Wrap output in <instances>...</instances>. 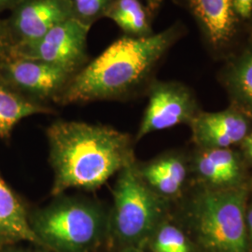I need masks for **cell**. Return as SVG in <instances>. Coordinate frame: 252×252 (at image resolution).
I'll list each match as a JSON object with an SVG mask.
<instances>
[{"instance_id": "277c9868", "label": "cell", "mask_w": 252, "mask_h": 252, "mask_svg": "<svg viewBox=\"0 0 252 252\" xmlns=\"http://www.w3.org/2000/svg\"><path fill=\"white\" fill-rule=\"evenodd\" d=\"M247 190L218 188L204 190L190 206L191 225L206 252H250L247 230Z\"/></svg>"}, {"instance_id": "44dd1931", "label": "cell", "mask_w": 252, "mask_h": 252, "mask_svg": "<svg viewBox=\"0 0 252 252\" xmlns=\"http://www.w3.org/2000/svg\"><path fill=\"white\" fill-rule=\"evenodd\" d=\"M234 9L241 20L252 18V0H233Z\"/></svg>"}, {"instance_id": "7c38bea8", "label": "cell", "mask_w": 252, "mask_h": 252, "mask_svg": "<svg viewBox=\"0 0 252 252\" xmlns=\"http://www.w3.org/2000/svg\"><path fill=\"white\" fill-rule=\"evenodd\" d=\"M23 242L40 247L24 204L0 178V250Z\"/></svg>"}, {"instance_id": "f1b7e54d", "label": "cell", "mask_w": 252, "mask_h": 252, "mask_svg": "<svg viewBox=\"0 0 252 252\" xmlns=\"http://www.w3.org/2000/svg\"></svg>"}, {"instance_id": "6da1fadb", "label": "cell", "mask_w": 252, "mask_h": 252, "mask_svg": "<svg viewBox=\"0 0 252 252\" xmlns=\"http://www.w3.org/2000/svg\"><path fill=\"white\" fill-rule=\"evenodd\" d=\"M184 31L182 24L176 23L152 36L118 38L73 76L55 103L65 106L133 95L151 81Z\"/></svg>"}, {"instance_id": "ffe728a7", "label": "cell", "mask_w": 252, "mask_h": 252, "mask_svg": "<svg viewBox=\"0 0 252 252\" xmlns=\"http://www.w3.org/2000/svg\"><path fill=\"white\" fill-rule=\"evenodd\" d=\"M12 44L9 40L3 20H0V65L11 57Z\"/></svg>"}, {"instance_id": "52a82bcc", "label": "cell", "mask_w": 252, "mask_h": 252, "mask_svg": "<svg viewBox=\"0 0 252 252\" xmlns=\"http://www.w3.org/2000/svg\"><path fill=\"white\" fill-rule=\"evenodd\" d=\"M197 113L196 100L187 86L178 81H152L149 85V102L136 139L190 123Z\"/></svg>"}, {"instance_id": "4fadbf2b", "label": "cell", "mask_w": 252, "mask_h": 252, "mask_svg": "<svg viewBox=\"0 0 252 252\" xmlns=\"http://www.w3.org/2000/svg\"><path fill=\"white\" fill-rule=\"evenodd\" d=\"M136 166L145 183L163 200L177 196L187 177L185 163L176 155H165Z\"/></svg>"}, {"instance_id": "cb8c5ba5", "label": "cell", "mask_w": 252, "mask_h": 252, "mask_svg": "<svg viewBox=\"0 0 252 252\" xmlns=\"http://www.w3.org/2000/svg\"><path fill=\"white\" fill-rule=\"evenodd\" d=\"M22 0H0V13L5 10H11Z\"/></svg>"}, {"instance_id": "3957f363", "label": "cell", "mask_w": 252, "mask_h": 252, "mask_svg": "<svg viewBox=\"0 0 252 252\" xmlns=\"http://www.w3.org/2000/svg\"><path fill=\"white\" fill-rule=\"evenodd\" d=\"M109 212L90 199L55 196L29 213L41 248L52 252H94L108 236Z\"/></svg>"}, {"instance_id": "8fae6325", "label": "cell", "mask_w": 252, "mask_h": 252, "mask_svg": "<svg viewBox=\"0 0 252 252\" xmlns=\"http://www.w3.org/2000/svg\"><path fill=\"white\" fill-rule=\"evenodd\" d=\"M190 124L196 142L206 149L229 148L243 141L249 133L248 116L237 108L198 112Z\"/></svg>"}, {"instance_id": "7a4b0ae2", "label": "cell", "mask_w": 252, "mask_h": 252, "mask_svg": "<svg viewBox=\"0 0 252 252\" xmlns=\"http://www.w3.org/2000/svg\"><path fill=\"white\" fill-rule=\"evenodd\" d=\"M47 138L54 197L69 189H99L135 162L130 135L109 126L56 121L48 127Z\"/></svg>"}, {"instance_id": "9c48e42d", "label": "cell", "mask_w": 252, "mask_h": 252, "mask_svg": "<svg viewBox=\"0 0 252 252\" xmlns=\"http://www.w3.org/2000/svg\"><path fill=\"white\" fill-rule=\"evenodd\" d=\"M69 18L68 0H22L3 22L13 48L35 41Z\"/></svg>"}, {"instance_id": "d6986e66", "label": "cell", "mask_w": 252, "mask_h": 252, "mask_svg": "<svg viewBox=\"0 0 252 252\" xmlns=\"http://www.w3.org/2000/svg\"><path fill=\"white\" fill-rule=\"evenodd\" d=\"M114 0H68L71 17L86 27H92L101 18H105Z\"/></svg>"}, {"instance_id": "ba28073f", "label": "cell", "mask_w": 252, "mask_h": 252, "mask_svg": "<svg viewBox=\"0 0 252 252\" xmlns=\"http://www.w3.org/2000/svg\"><path fill=\"white\" fill-rule=\"evenodd\" d=\"M72 73L25 57H10L0 65V81L28 99L46 105L62 94Z\"/></svg>"}, {"instance_id": "4316f807", "label": "cell", "mask_w": 252, "mask_h": 252, "mask_svg": "<svg viewBox=\"0 0 252 252\" xmlns=\"http://www.w3.org/2000/svg\"><path fill=\"white\" fill-rule=\"evenodd\" d=\"M243 147L247 152H250L252 150V133L251 135H248L243 140Z\"/></svg>"}, {"instance_id": "603a6c76", "label": "cell", "mask_w": 252, "mask_h": 252, "mask_svg": "<svg viewBox=\"0 0 252 252\" xmlns=\"http://www.w3.org/2000/svg\"><path fill=\"white\" fill-rule=\"evenodd\" d=\"M163 1L164 0H143L146 7L151 11L153 16L162 7Z\"/></svg>"}, {"instance_id": "5bb4252c", "label": "cell", "mask_w": 252, "mask_h": 252, "mask_svg": "<svg viewBox=\"0 0 252 252\" xmlns=\"http://www.w3.org/2000/svg\"><path fill=\"white\" fill-rule=\"evenodd\" d=\"M195 168L207 183L222 188L236 187L242 176L239 160L229 148L206 149L197 156Z\"/></svg>"}, {"instance_id": "5b68a950", "label": "cell", "mask_w": 252, "mask_h": 252, "mask_svg": "<svg viewBox=\"0 0 252 252\" xmlns=\"http://www.w3.org/2000/svg\"><path fill=\"white\" fill-rule=\"evenodd\" d=\"M117 175L108 216V236L121 249L146 247L155 228L163 220L165 200L145 183L135 162Z\"/></svg>"}, {"instance_id": "484cf974", "label": "cell", "mask_w": 252, "mask_h": 252, "mask_svg": "<svg viewBox=\"0 0 252 252\" xmlns=\"http://www.w3.org/2000/svg\"><path fill=\"white\" fill-rule=\"evenodd\" d=\"M145 248L143 246H131V247H126L121 249L120 252H146Z\"/></svg>"}, {"instance_id": "7402d4cb", "label": "cell", "mask_w": 252, "mask_h": 252, "mask_svg": "<svg viewBox=\"0 0 252 252\" xmlns=\"http://www.w3.org/2000/svg\"><path fill=\"white\" fill-rule=\"evenodd\" d=\"M247 230L250 249L252 251V204L247 209Z\"/></svg>"}, {"instance_id": "9a60e30c", "label": "cell", "mask_w": 252, "mask_h": 252, "mask_svg": "<svg viewBox=\"0 0 252 252\" xmlns=\"http://www.w3.org/2000/svg\"><path fill=\"white\" fill-rule=\"evenodd\" d=\"M223 81L237 109L252 117V47L226 65Z\"/></svg>"}, {"instance_id": "8992f818", "label": "cell", "mask_w": 252, "mask_h": 252, "mask_svg": "<svg viewBox=\"0 0 252 252\" xmlns=\"http://www.w3.org/2000/svg\"><path fill=\"white\" fill-rule=\"evenodd\" d=\"M90 29L75 19H67L35 41L14 46L11 57L36 59L75 75L90 61L87 52Z\"/></svg>"}, {"instance_id": "83f0119b", "label": "cell", "mask_w": 252, "mask_h": 252, "mask_svg": "<svg viewBox=\"0 0 252 252\" xmlns=\"http://www.w3.org/2000/svg\"><path fill=\"white\" fill-rule=\"evenodd\" d=\"M247 153H248V155L252 159V151H250V152H247Z\"/></svg>"}, {"instance_id": "e0dca14e", "label": "cell", "mask_w": 252, "mask_h": 252, "mask_svg": "<svg viewBox=\"0 0 252 252\" xmlns=\"http://www.w3.org/2000/svg\"><path fill=\"white\" fill-rule=\"evenodd\" d=\"M105 18L113 21L124 36L146 37L154 34L153 14L141 0H114Z\"/></svg>"}, {"instance_id": "30bf717a", "label": "cell", "mask_w": 252, "mask_h": 252, "mask_svg": "<svg viewBox=\"0 0 252 252\" xmlns=\"http://www.w3.org/2000/svg\"><path fill=\"white\" fill-rule=\"evenodd\" d=\"M197 23L208 47L216 54L227 51L236 37L239 21L233 0H183Z\"/></svg>"}, {"instance_id": "d4e9b609", "label": "cell", "mask_w": 252, "mask_h": 252, "mask_svg": "<svg viewBox=\"0 0 252 252\" xmlns=\"http://www.w3.org/2000/svg\"><path fill=\"white\" fill-rule=\"evenodd\" d=\"M2 252H41L38 250H33V249H27L24 247H19L18 245L9 246L7 248H4L1 250Z\"/></svg>"}, {"instance_id": "2e32d148", "label": "cell", "mask_w": 252, "mask_h": 252, "mask_svg": "<svg viewBox=\"0 0 252 252\" xmlns=\"http://www.w3.org/2000/svg\"><path fill=\"white\" fill-rule=\"evenodd\" d=\"M53 108L28 99L0 81V137L9 138L13 128L25 118L36 114H50Z\"/></svg>"}, {"instance_id": "ac0fdd59", "label": "cell", "mask_w": 252, "mask_h": 252, "mask_svg": "<svg viewBox=\"0 0 252 252\" xmlns=\"http://www.w3.org/2000/svg\"><path fill=\"white\" fill-rule=\"evenodd\" d=\"M146 246L152 252H193L187 235L164 220L155 228Z\"/></svg>"}]
</instances>
